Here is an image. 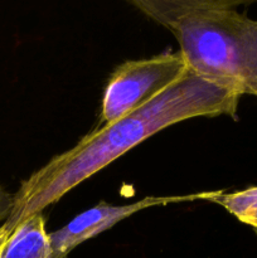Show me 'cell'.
<instances>
[{
    "mask_svg": "<svg viewBox=\"0 0 257 258\" xmlns=\"http://www.w3.org/2000/svg\"><path fill=\"white\" fill-rule=\"evenodd\" d=\"M241 96L189 71L179 82L131 115L81 139L35 171L14 194L5 219L14 228L22 219L57 203L65 194L168 126L199 116H234Z\"/></svg>",
    "mask_w": 257,
    "mask_h": 258,
    "instance_id": "1",
    "label": "cell"
},
{
    "mask_svg": "<svg viewBox=\"0 0 257 258\" xmlns=\"http://www.w3.org/2000/svg\"><path fill=\"white\" fill-rule=\"evenodd\" d=\"M178 40L189 71L237 95L257 97V20L226 0H134Z\"/></svg>",
    "mask_w": 257,
    "mask_h": 258,
    "instance_id": "2",
    "label": "cell"
},
{
    "mask_svg": "<svg viewBox=\"0 0 257 258\" xmlns=\"http://www.w3.org/2000/svg\"><path fill=\"white\" fill-rule=\"evenodd\" d=\"M188 72L180 52H165L122 63L113 71L105 87L101 120L108 125L131 115L179 82Z\"/></svg>",
    "mask_w": 257,
    "mask_h": 258,
    "instance_id": "3",
    "label": "cell"
},
{
    "mask_svg": "<svg viewBox=\"0 0 257 258\" xmlns=\"http://www.w3.org/2000/svg\"><path fill=\"white\" fill-rule=\"evenodd\" d=\"M221 190L202 191L180 197H148L126 206H111L101 202L93 208L78 214L60 229L49 233L50 258H67L77 246L87 239L107 231L122 219L151 207L166 206L180 202H194L198 199L211 202Z\"/></svg>",
    "mask_w": 257,
    "mask_h": 258,
    "instance_id": "4",
    "label": "cell"
},
{
    "mask_svg": "<svg viewBox=\"0 0 257 258\" xmlns=\"http://www.w3.org/2000/svg\"><path fill=\"white\" fill-rule=\"evenodd\" d=\"M0 258H50L43 212L25 217L12 229L0 248Z\"/></svg>",
    "mask_w": 257,
    "mask_h": 258,
    "instance_id": "5",
    "label": "cell"
},
{
    "mask_svg": "<svg viewBox=\"0 0 257 258\" xmlns=\"http://www.w3.org/2000/svg\"><path fill=\"white\" fill-rule=\"evenodd\" d=\"M211 202L222 206L239 222L249 224L257 232V186L234 193H223L221 190Z\"/></svg>",
    "mask_w": 257,
    "mask_h": 258,
    "instance_id": "6",
    "label": "cell"
},
{
    "mask_svg": "<svg viewBox=\"0 0 257 258\" xmlns=\"http://www.w3.org/2000/svg\"><path fill=\"white\" fill-rule=\"evenodd\" d=\"M14 203V196L8 193L4 188L0 186V222H4L9 217Z\"/></svg>",
    "mask_w": 257,
    "mask_h": 258,
    "instance_id": "7",
    "label": "cell"
},
{
    "mask_svg": "<svg viewBox=\"0 0 257 258\" xmlns=\"http://www.w3.org/2000/svg\"><path fill=\"white\" fill-rule=\"evenodd\" d=\"M10 232H12V228H10L9 224H8L7 222H4V223L0 226V248H2L3 243H4V241L7 239V237L9 236Z\"/></svg>",
    "mask_w": 257,
    "mask_h": 258,
    "instance_id": "8",
    "label": "cell"
}]
</instances>
